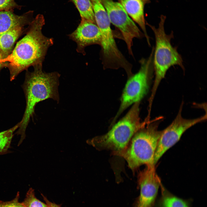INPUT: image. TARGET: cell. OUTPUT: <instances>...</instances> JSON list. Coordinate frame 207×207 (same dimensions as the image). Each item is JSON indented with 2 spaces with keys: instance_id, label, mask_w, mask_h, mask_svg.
Returning a JSON list of instances; mask_svg holds the SVG:
<instances>
[{
  "instance_id": "1",
  "label": "cell",
  "mask_w": 207,
  "mask_h": 207,
  "mask_svg": "<svg viewBox=\"0 0 207 207\" xmlns=\"http://www.w3.org/2000/svg\"><path fill=\"white\" fill-rule=\"evenodd\" d=\"M45 24L43 16L37 15L28 24L26 35L18 42L11 53L1 62L8 68L10 80L29 67L42 64L49 48L53 43V39L45 36L42 28Z\"/></svg>"
},
{
  "instance_id": "2",
  "label": "cell",
  "mask_w": 207,
  "mask_h": 207,
  "mask_svg": "<svg viewBox=\"0 0 207 207\" xmlns=\"http://www.w3.org/2000/svg\"><path fill=\"white\" fill-rule=\"evenodd\" d=\"M32 72L26 75L23 88L26 99V107L20 125L16 133L20 135V141H23L26 137V128L31 118L34 114L35 106L40 102L51 99L58 102L60 74L57 72L46 73L42 70V64L33 66Z\"/></svg>"
},
{
  "instance_id": "3",
  "label": "cell",
  "mask_w": 207,
  "mask_h": 207,
  "mask_svg": "<svg viewBox=\"0 0 207 207\" xmlns=\"http://www.w3.org/2000/svg\"><path fill=\"white\" fill-rule=\"evenodd\" d=\"M166 19L165 16H161L158 27L157 28L146 23L153 31L156 40L153 58L155 79L150 99L151 102L152 101L161 81L164 78L170 67L177 65L183 70H185L181 55L178 52L177 48L173 47L171 43V40L174 37L173 32L167 34L165 32L164 24Z\"/></svg>"
},
{
  "instance_id": "4",
  "label": "cell",
  "mask_w": 207,
  "mask_h": 207,
  "mask_svg": "<svg viewBox=\"0 0 207 207\" xmlns=\"http://www.w3.org/2000/svg\"><path fill=\"white\" fill-rule=\"evenodd\" d=\"M161 132L158 130L157 123L144 127L135 133L124 149L112 154L124 159L133 171L143 164L154 165V155Z\"/></svg>"
},
{
  "instance_id": "5",
  "label": "cell",
  "mask_w": 207,
  "mask_h": 207,
  "mask_svg": "<svg viewBox=\"0 0 207 207\" xmlns=\"http://www.w3.org/2000/svg\"><path fill=\"white\" fill-rule=\"evenodd\" d=\"M139 104L135 103L108 133L90 139L88 143L97 149L111 150L113 152L124 149L135 133L144 127L140 122Z\"/></svg>"
},
{
  "instance_id": "6",
  "label": "cell",
  "mask_w": 207,
  "mask_h": 207,
  "mask_svg": "<svg viewBox=\"0 0 207 207\" xmlns=\"http://www.w3.org/2000/svg\"><path fill=\"white\" fill-rule=\"evenodd\" d=\"M154 48L147 59L139 61L140 67L138 71L131 75L125 85L121 99V104L117 117L126 109L133 103L139 102L146 94L149 79L154 69L153 64Z\"/></svg>"
},
{
  "instance_id": "7",
  "label": "cell",
  "mask_w": 207,
  "mask_h": 207,
  "mask_svg": "<svg viewBox=\"0 0 207 207\" xmlns=\"http://www.w3.org/2000/svg\"><path fill=\"white\" fill-rule=\"evenodd\" d=\"M111 23L121 32L129 54L133 55L132 47L134 38H140L144 35L118 2L113 0H101Z\"/></svg>"
},
{
  "instance_id": "8",
  "label": "cell",
  "mask_w": 207,
  "mask_h": 207,
  "mask_svg": "<svg viewBox=\"0 0 207 207\" xmlns=\"http://www.w3.org/2000/svg\"><path fill=\"white\" fill-rule=\"evenodd\" d=\"M182 106H181L172 122L162 131L154 155L153 162L154 165L164 153L179 140L187 130L206 119V114L194 119L184 118L181 115Z\"/></svg>"
},
{
  "instance_id": "9",
  "label": "cell",
  "mask_w": 207,
  "mask_h": 207,
  "mask_svg": "<svg viewBox=\"0 0 207 207\" xmlns=\"http://www.w3.org/2000/svg\"><path fill=\"white\" fill-rule=\"evenodd\" d=\"M155 165L146 166L139 173L138 184L140 194L133 207H152L161 183L156 172Z\"/></svg>"
},
{
  "instance_id": "10",
  "label": "cell",
  "mask_w": 207,
  "mask_h": 207,
  "mask_svg": "<svg viewBox=\"0 0 207 207\" xmlns=\"http://www.w3.org/2000/svg\"><path fill=\"white\" fill-rule=\"evenodd\" d=\"M68 36L76 43L77 52L83 55L85 54L86 47L101 44V36L99 27L96 24L84 19H81L76 29Z\"/></svg>"
},
{
  "instance_id": "11",
  "label": "cell",
  "mask_w": 207,
  "mask_h": 207,
  "mask_svg": "<svg viewBox=\"0 0 207 207\" xmlns=\"http://www.w3.org/2000/svg\"><path fill=\"white\" fill-rule=\"evenodd\" d=\"M125 11L133 20L140 27L150 46V39L147 34L144 15L145 5L150 3V0H118Z\"/></svg>"
},
{
  "instance_id": "12",
  "label": "cell",
  "mask_w": 207,
  "mask_h": 207,
  "mask_svg": "<svg viewBox=\"0 0 207 207\" xmlns=\"http://www.w3.org/2000/svg\"><path fill=\"white\" fill-rule=\"evenodd\" d=\"M14 11H0V34L15 27L29 24L34 19L33 11H30L21 15L15 14Z\"/></svg>"
},
{
  "instance_id": "13",
  "label": "cell",
  "mask_w": 207,
  "mask_h": 207,
  "mask_svg": "<svg viewBox=\"0 0 207 207\" xmlns=\"http://www.w3.org/2000/svg\"><path fill=\"white\" fill-rule=\"evenodd\" d=\"M24 26H17L0 34V51L3 59L13 50L14 45L23 31Z\"/></svg>"
},
{
  "instance_id": "14",
  "label": "cell",
  "mask_w": 207,
  "mask_h": 207,
  "mask_svg": "<svg viewBox=\"0 0 207 207\" xmlns=\"http://www.w3.org/2000/svg\"><path fill=\"white\" fill-rule=\"evenodd\" d=\"M161 195L157 207H189L186 201L179 198L170 193L162 183L160 187Z\"/></svg>"
},
{
  "instance_id": "15",
  "label": "cell",
  "mask_w": 207,
  "mask_h": 207,
  "mask_svg": "<svg viewBox=\"0 0 207 207\" xmlns=\"http://www.w3.org/2000/svg\"><path fill=\"white\" fill-rule=\"evenodd\" d=\"M78 10L81 19L96 24L90 0H71Z\"/></svg>"
},
{
  "instance_id": "16",
  "label": "cell",
  "mask_w": 207,
  "mask_h": 207,
  "mask_svg": "<svg viewBox=\"0 0 207 207\" xmlns=\"http://www.w3.org/2000/svg\"><path fill=\"white\" fill-rule=\"evenodd\" d=\"M20 122L12 128L0 132V155L7 153L10 146L14 131L18 128Z\"/></svg>"
},
{
  "instance_id": "17",
  "label": "cell",
  "mask_w": 207,
  "mask_h": 207,
  "mask_svg": "<svg viewBox=\"0 0 207 207\" xmlns=\"http://www.w3.org/2000/svg\"><path fill=\"white\" fill-rule=\"evenodd\" d=\"M25 207H48L47 205L36 197L34 190L29 189L24 201L22 202Z\"/></svg>"
},
{
  "instance_id": "18",
  "label": "cell",
  "mask_w": 207,
  "mask_h": 207,
  "mask_svg": "<svg viewBox=\"0 0 207 207\" xmlns=\"http://www.w3.org/2000/svg\"><path fill=\"white\" fill-rule=\"evenodd\" d=\"M21 6L18 5L14 0H0V11H14L15 9H20Z\"/></svg>"
},
{
  "instance_id": "19",
  "label": "cell",
  "mask_w": 207,
  "mask_h": 207,
  "mask_svg": "<svg viewBox=\"0 0 207 207\" xmlns=\"http://www.w3.org/2000/svg\"><path fill=\"white\" fill-rule=\"evenodd\" d=\"M19 193L18 192L15 198L10 201H0V207H25L22 203L19 202Z\"/></svg>"
},
{
  "instance_id": "20",
  "label": "cell",
  "mask_w": 207,
  "mask_h": 207,
  "mask_svg": "<svg viewBox=\"0 0 207 207\" xmlns=\"http://www.w3.org/2000/svg\"><path fill=\"white\" fill-rule=\"evenodd\" d=\"M43 199L46 202V204L48 207H60L59 205L49 201L43 195Z\"/></svg>"
},
{
  "instance_id": "21",
  "label": "cell",
  "mask_w": 207,
  "mask_h": 207,
  "mask_svg": "<svg viewBox=\"0 0 207 207\" xmlns=\"http://www.w3.org/2000/svg\"><path fill=\"white\" fill-rule=\"evenodd\" d=\"M3 59V57L1 52L0 51V69L3 66V65H4V64L1 63V60Z\"/></svg>"
}]
</instances>
